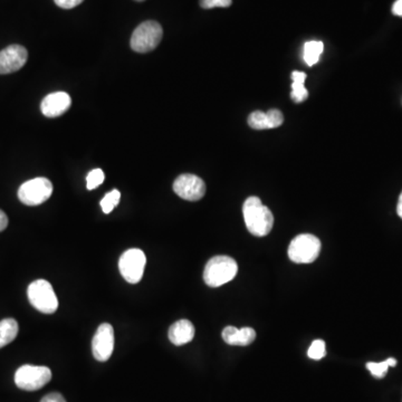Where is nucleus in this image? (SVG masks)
<instances>
[{
	"label": "nucleus",
	"mask_w": 402,
	"mask_h": 402,
	"mask_svg": "<svg viewBox=\"0 0 402 402\" xmlns=\"http://www.w3.org/2000/svg\"><path fill=\"white\" fill-rule=\"evenodd\" d=\"M27 295L30 304L41 313L53 314L59 308V299L50 282L37 279L28 286Z\"/></svg>",
	"instance_id": "20e7f679"
},
{
	"label": "nucleus",
	"mask_w": 402,
	"mask_h": 402,
	"mask_svg": "<svg viewBox=\"0 0 402 402\" xmlns=\"http://www.w3.org/2000/svg\"><path fill=\"white\" fill-rule=\"evenodd\" d=\"M201 8L213 9L216 7L227 8L233 3V0H199Z\"/></svg>",
	"instance_id": "5701e85b"
},
{
	"label": "nucleus",
	"mask_w": 402,
	"mask_h": 402,
	"mask_svg": "<svg viewBox=\"0 0 402 402\" xmlns=\"http://www.w3.org/2000/svg\"><path fill=\"white\" fill-rule=\"evenodd\" d=\"M396 213L399 215L400 218L402 219V193L399 197V201H398V206H396Z\"/></svg>",
	"instance_id": "cd10ccee"
},
{
	"label": "nucleus",
	"mask_w": 402,
	"mask_h": 402,
	"mask_svg": "<svg viewBox=\"0 0 402 402\" xmlns=\"http://www.w3.org/2000/svg\"><path fill=\"white\" fill-rule=\"evenodd\" d=\"M71 105L72 98L67 93H50L42 100L41 111L47 118H57L68 111Z\"/></svg>",
	"instance_id": "f8f14e48"
},
{
	"label": "nucleus",
	"mask_w": 402,
	"mask_h": 402,
	"mask_svg": "<svg viewBox=\"0 0 402 402\" xmlns=\"http://www.w3.org/2000/svg\"><path fill=\"white\" fill-rule=\"evenodd\" d=\"M392 12L394 15L402 17V0H396L392 6Z\"/></svg>",
	"instance_id": "bb28decb"
},
{
	"label": "nucleus",
	"mask_w": 402,
	"mask_h": 402,
	"mask_svg": "<svg viewBox=\"0 0 402 402\" xmlns=\"http://www.w3.org/2000/svg\"><path fill=\"white\" fill-rule=\"evenodd\" d=\"M53 190V184L47 178H35L21 184L18 198L26 206H39L50 198Z\"/></svg>",
	"instance_id": "0eeeda50"
},
{
	"label": "nucleus",
	"mask_w": 402,
	"mask_h": 402,
	"mask_svg": "<svg viewBox=\"0 0 402 402\" xmlns=\"http://www.w3.org/2000/svg\"><path fill=\"white\" fill-rule=\"evenodd\" d=\"M222 339L229 346H247L254 342L256 339V332L254 328L227 326L222 330Z\"/></svg>",
	"instance_id": "4468645a"
},
{
	"label": "nucleus",
	"mask_w": 402,
	"mask_h": 402,
	"mask_svg": "<svg viewBox=\"0 0 402 402\" xmlns=\"http://www.w3.org/2000/svg\"><path fill=\"white\" fill-rule=\"evenodd\" d=\"M57 6L63 9H72L83 3L84 0H54Z\"/></svg>",
	"instance_id": "b1692460"
},
{
	"label": "nucleus",
	"mask_w": 402,
	"mask_h": 402,
	"mask_svg": "<svg viewBox=\"0 0 402 402\" xmlns=\"http://www.w3.org/2000/svg\"><path fill=\"white\" fill-rule=\"evenodd\" d=\"M8 226V217L3 210L0 209V231H5Z\"/></svg>",
	"instance_id": "a878e982"
},
{
	"label": "nucleus",
	"mask_w": 402,
	"mask_h": 402,
	"mask_svg": "<svg viewBox=\"0 0 402 402\" xmlns=\"http://www.w3.org/2000/svg\"><path fill=\"white\" fill-rule=\"evenodd\" d=\"M195 326L188 319H180L173 323L169 328V340L175 346H180L189 343L195 337Z\"/></svg>",
	"instance_id": "2eb2a0df"
},
{
	"label": "nucleus",
	"mask_w": 402,
	"mask_h": 402,
	"mask_svg": "<svg viewBox=\"0 0 402 402\" xmlns=\"http://www.w3.org/2000/svg\"><path fill=\"white\" fill-rule=\"evenodd\" d=\"M292 80H293L292 93H290L292 100L295 103H302L306 100L308 96V91L304 85L306 74L304 72L294 71L292 73Z\"/></svg>",
	"instance_id": "dca6fc26"
},
{
	"label": "nucleus",
	"mask_w": 402,
	"mask_h": 402,
	"mask_svg": "<svg viewBox=\"0 0 402 402\" xmlns=\"http://www.w3.org/2000/svg\"><path fill=\"white\" fill-rule=\"evenodd\" d=\"M396 359L389 358L385 361H382V362H369L367 363V369L374 378L382 379L385 378L389 368L396 367Z\"/></svg>",
	"instance_id": "6ab92c4d"
},
{
	"label": "nucleus",
	"mask_w": 402,
	"mask_h": 402,
	"mask_svg": "<svg viewBox=\"0 0 402 402\" xmlns=\"http://www.w3.org/2000/svg\"><path fill=\"white\" fill-rule=\"evenodd\" d=\"M284 116L279 109H269L268 112L255 111L248 116V125L254 130H267L281 127Z\"/></svg>",
	"instance_id": "ddd939ff"
},
{
	"label": "nucleus",
	"mask_w": 402,
	"mask_h": 402,
	"mask_svg": "<svg viewBox=\"0 0 402 402\" xmlns=\"http://www.w3.org/2000/svg\"><path fill=\"white\" fill-rule=\"evenodd\" d=\"M18 330L19 328L15 319H5L0 321V349L15 340Z\"/></svg>",
	"instance_id": "f3484780"
},
{
	"label": "nucleus",
	"mask_w": 402,
	"mask_h": 402,
	"mask_svg": "<svg viewBox=\"0 0 402 402\" xmlns=\"http://www.w3.org/2000/svg\"><path fill=\"white\" fill-rule=\"evenodd\" d=\"M114 349V330L109 323H103L95 332L92 352L95 360L105 362L111 358Z\"/></svg>",
	"instance_id": "9d476101"
},
{
	"label": "nucleus",
	"mask_w": 402,
	"mask_h": 402,
	"mask_svg": "<svg viewBox=\"0 0 402 402\" xmlns=\"http://www.w3.org/2000/svg\"><path fill=\"white\" fill-rule=\"evenodd\" d=\"M104 179H105V176H104L102 169H93L92 171L89 172L86 177L87 189L94 190L95 188H98V186L103 184Z\"/></svg>",
	"instance_id": "4be33fe9"
},
{
	"label": "nucleus",
	"mask_w": 402,
	"mask_h": 402,
	"mask_svg": "<svg viewBox=\"0 0 402 402\" xmlns=\"http://www.w3.org/2000/svg\"><path fill=\"white\" fill-rule=\"evenodd\" d=\"M52 379V371L41 366H21L15 373V383L25 391H36L47 385Z\"/></svg>",
	"instance_id": "423d86ee"
},
{
	"label": "nucleus",
	"mask_w": 402,
	"mask_h": 402,
	"mask_svg": "<svg viewBox=\"0 0 402 402\" xmlns=\"http://www.w3.org/2000/svg\"><path fill=\"white\" fill-rule=\"evenodd\" d=\"M324 45L319 41H310L304 44L303 50V59L308 66H313L317 64L319 57L322 55Z\"/></svg>",
	"instance_id": "a211bd4d"
},
{
	"label": "nucleus",
	"mask_w": 402,
	"mask_h": 402,
	"mask_svg": "<svg viewBox=\"0 0 402 402\" xmlns=\"http://www.w3.org/2000/svg\"><path fill=\"white\" fill-rule=\"evenodd\" d=\"M243 213L246 227L254 236H266L272 231L274 216L258 197H249L245 201Z\"/></svg>",
	"instance_id": "f257e3e1"
},
{
	"label": "nucleus",
	"mask_w": 402,
	"mask_h": 402,
	"mask_svg": "<svg viewBox=\"0 0 402 402\" xmlns=\"http://www.w3.org/2000/svg\"><path fill=\"white\" fill-rule=\"evenodd\" d=\"M163 30L157 21H145L136 27L131 36V48L136 53H149L162 41Z\"/></svg>",
	"instance_id": "7ed1b4c3"
},
{
	"label": "nucleus",
	"mask_w": 402,
	"mask_h": 402,
	"mask_svg": "<svg viewBox=\"0 0 402 402\" xmlns=\"http://www.w3.org/2000/svg\"><path fill=\"white\" fill-rule=\"evenodd\" d=\"M238 272V265L229 256H215L204 267V281L208 286L219 287L234 279Z\"/></svg>",
	"instance_id": "f03ea898"
},
{
	"label": "nucleus",
	"mask_w": 402,
	"mask_h": 402,
	"mask_svg": "<svg viewBox=\"0 0 402 402\" xmlns=\"http://www.w3.org/2000/svg\"><path fill=\"white\" fill-rule=\"evenodd\" d=\"M326 355V342L323 340H315L310 344L308 351V358L313 360H321Z\"/></svg>",
	"instance_id": "412c9836"
},
{
	"label": "nucleus",
	"mask_w": 402,
	"mask_h": 402,
	"mask_svg": "<svg viewBox=\"0 0 402 402\" xmlns=\"http://www.w3.org/2000/svg\"><path fill=\"white\" fill-rule=\"evenodd\" d=\"M321 242L314 235L303 234L295 237L288 247V257L296 264H310L319 257Z\"/></svg>",
	"instance_id": "39448f33"
},
{
	"label": "nucleus",
	"mask_w": 402,
	"mask_h": 402,
	"mask_svg": "<svg viewBox=\"0 0 402 402\" xmlns=\"http://www.w3.org/2000/svg\"><path fill=\"white\" fill-rule=\"evenodd\" d=\"M147 258L141 249H127L118 260V269L122 277L130 284H136L141 281L145 273Z\"/></svg>",
	"instance_id": "6e6552de"
},
{
	"label": "nucleus",
	"mask_w": 402,
	"mask_h": 402,
	"mask_svg": "<svg viewBox=\"0 0 402 402\" xmlns=\"http://www.w3.org/2000/svg\"><path fill=\"white\" fill-rule=\"evenodd\" d=\"M173 191L180 198L188 201H198L206 193V184L201 178L195 175H181L173 182Z\"/></svg>",
	"instance_id": "1a4fd4ad"
},
{
	"label": "nucleus",
	"mask_w": 402,
	"mask_h": 402,
	"mask_svg": "<svg viewBox=\"0 0 402 402\" xmlns=\"http://www.w3.org/2000/svg\"><path fill=\"white\" fill-rule=\"evenodd\" d=\"M41 402H66V400L62 394L53 392V394H48L47 396H45L41 400Z\"/></svg>",
	"instance_id": "393cba45"
},
{
	"label": "nucleus",
	"mask_w": 402,
	"mask_h": 402,
	"mask_svg": "<svg viewBox=\"0 0 402 402\" xmlns=\"http://www.w3.org/2000/svg\"><path fill=\"white\" fill-rule=\"evenodd\" d=\"M121 199V193L118 190L114 189L111 193L104 195V198L100 200V207L104 213H109L118 206Z\"/></svg>",
	"instance_id": "aec40b11"
},
{
	"label": "nucleus",
	"mask_w": 402,
	"mask_h": 402,
	"mask_svg": "<svg viewBox=\"0 0 402 402\" xmlns=\"http://www.w3.org/2000/svg\"><path fill=\"white\" fill-rule=\"evenodd\" d=\"M28 59L26 48L21 45H10L0 50V74H10L24 67Z\"/></svg>",
	"instance_id": "9b49d317"
},
{
	"label": "nucleus",
	"mask_w": 402,
	"mask_h": 402,
	"mask_svg": "<svg viewBox=\"0 0 402 402\" xmlns=\"http://www.w3.org/2000/svg\"><path fill=\"white\" fill-rule=\"evenodd\" d=\"M136 1H139V3H141V1H145V0H136Z\"/></svg>",
	"instance_id": "c85d7f7f"
}]
</instances>
